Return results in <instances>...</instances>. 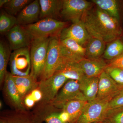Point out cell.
<instances>
[{
  "instance_id": "15",
  "label": "cell",
  "mask_w": 123,
  "mask_h": 123,
  "mask_svg": "<svg viewBox=\"0 0 123 123\" xmlns=\"http://www.w3.org/2000/svg\"><path fill=\"white\" fill-rule=\"evenodd\" d=\"M40 7L38 0H33L18 14L17 17L18 25L25 26L39 20Z\"/></svg>"
},
{
  "instance_id": "20",
  "label": "cell",
  "mask_w": 123,
  "mask_h": 123,
  "mask_svg": "<svg viewBox=\"0 0 123 123\" xmlns=\"http://www.w3.org/2000/svg\"><path fill=\"white\" fill-rule=\"evenodd\" d=\"M0 123H37L33 115L26 111L7 112L1 115Z\"/></svg>"
},
{
  "instance_id": "31",
  "label": "cell",
  "mask_w": 123,
  "mask_h": 123,
  "mask_svg": "<svg viewBox=\"0 0 123 123\" xmlns=\"http://www.w3.org/2000/svg\"><path fill=\"white\" fill-rule=\"evenodd\" d=\"M123 107V88L110 101L107 110Z\"/></svg>"
},
{
  "instance_id": "14",
  "label": "cell",
  "mask_w": 123,
  "mask_h": 123,
  "mask_svg": "<svg viewBox=\"0 0 123 123\" xmlns=\"http://www.w3.org/2000/svg\"><path fill=\"white\" fill-rule=\"evenodd\" d=\"M98 92L97 98H106L114 97L123 88L107 73L103 71L99 77Z\"/></svg>"
},
{
  "instance_id": "7",
  "label": "cell",
  "mask_w": 123,
  "mask_h": 123,
  "mask_svg": "<svg viewBox=\"0 0 123 123\" xmlns=\"http://www.w3.org/2000/svg\"><path fill=\"white\" fill-rule=\"evenodd\" d=\"M91 7V2L85 0H63L60 13L64 19L74 23L81 21Z\"/></svg>"
},
{
  "instance_id": "11",
  "label": "cell",
  "mask_w": 123,
  "mask_h": 123,
  "mask_svg": "<svg viewBox=\"0 0 123 123\" xmlns=\"http://www.w3.org/2000/svg\"><path fill=\"white\" fill-rule=\"evenodd\" d=\"M8 44L11 51L29 47L33 38L24 26L15 25L7 33Z\"/></svg>"
},
{
  "instance_id": "34",
  "label": "cell",
  "mask_w": 123,
  "mask_h": 123,
  "mask_svg": "<svg viewBox=\"0 0 123 123\" xmlns=\"http://www.w3.org/2000/svg\"><path fill=\"white\" fill-rule=\"evenodd\" d=\"M23 101L25 107L28 108L33 107L36 103L30 93L25 97Z\"/></svg>"
},
{
  "instance_id": "36",
  "label": "cell",
  "mask_w": 123,
  "mask_h": 123,
  "mask_svg": "<svg viewBox=\"0 0 123 123\" xmlns=\"http://www.w3.org/2000/svg\"><path fill=\"white\" fill-rule=\"evenodd\" d=\"M58 116L60 119L64 123H69L70 122V116L66 111H62L61 112L58 113Z\"/></svg>"
},
{
  "instance_id": "1",
  "label": "cell",
  "mask_w": 123,
  "mask_h": 123,
  "mask_svg": "<svg viewBox=\"0 0 123 123\" xmlns=\"http://www.w3.org/2000/svg\"><path fill=\"white\" fill-rule=\"evenodd\" d=\"M81 20L91 36L106 43L120 38L122 35L119 21L96 6L88 10Z\"/></svg>"
},
{
  "instance_id": "13",
  "label": "cell",
  "mask_w": 123,
  "mask_h": 123,
  "mask_svg": "<svg viewBox=\"0 0 123 123\" xmlns=\"http://www.w3.org/2000/svg\"><path fill=\"white\" fill-rule=\"evenodd\" d=\"M59 37L60 40L65 38L72 39L83 46L87 44L91 35L84 22L81 20L63 29Z\"/></svg>"
},
{
  "instance_id": "28",
  "label": "cell",
  "mask_w": 123,
  "mask_h": 123,
  "mask_svg": "<svg viewBox=\"0 0 123 123\" xmlns=\"http://www.w3.org/2000/svg\"><path fill=\"white\" fill-rule=\"evenodd\" d=\"M32 1L31 0H9L3 7L6 12L14 16Z\"/></svg>"
},
{
  "instance_id": "5",
  "label": "cell",
  "mask_w": 123,
  "mask_h": 123,
  "mask_svg": "<svg viewBox=\"0 0 123 123\" xmlns=\"http://www.w3.org/2000/svg\"><path fill=\"white\" fill-rule=\"evenodd\" d=\"M68 80L59 73H55L48 79L40 80L38 88L43 95V98L40 102L41 104L51 105L60 89Z\"/></svg>"
},
{
  "instance_id": "23",
  "label": "cell",
  "mask_w": 123,
  "mask_h": 123,
  "mask_svg": "<svg viewBox=\"0 0 123 123\" xmlns=\"http://www.w3.org/2000/svg\"><path fill=\"white\" fill-rule=\"evenodd\" d=\"M55 73H59L68 80L78 82L86 77L78 63L62 65L58 67Z\"/></svg>"
},
{
  "instance_id": "35",
  "label": "cell",
  "mask_w": 123,
  "mask_h": 123,
  "mask_svg": "<svg viewBox=\"0 0 123 123\" xmlns=\"http://www.w3.org/2000/svg\"><path fill=\"white\" fill-rule=\"evenodd\" d=\"M36 103L40 102L43 98V95L38 88L34 90L30 93Z\"/></svg>"
},
{
  "instance_id": "39",
  "label": "cell",
  "mask_w": 123,
  "mask_h": 123,
  "mask_svg": "<svg viewBox=\"0 0 123 123\" xmlns=\"http://www.w3.org/2000/svg\"><path fill=\"white\" fill-rule=\"evenodd\" d=\"M121 37H122V38H121V39L123 40V32H122V35H121Z\"/></svg>"
},
{
  "instance_id": "27",
  "label": "cell",
  "mask_w": 123,
  "mask_h": 123,
  "mask_svg": "<svg viewBox=\"0 0 123 123\" xmlns=\"http://www.w3.org/2000/svg\"><path fill=\"white\" fill-rule=\"evenodd\" d=\"M17 24V17L9 14L5 11L1 12L0 33L1 34H7Z\"/></svg>"
},
{
  "instance_id": "25",
  "label": "cell",
  "mask_w": 123,
  "mask_h": 123,
  "mask_svg": "<svg viewBox=\"0 0 123 123\" xmlns=\"http://www.w3.org/2000/svg\"><path fill=\"white\" fill-rule=\"evenodd\" d=\"M92 2L102 10L119 21L118 4L115 0H92Z\"/></svg>"
},
{
  "instance_id": "41",
  "label": "cell",
  "mask_w": 123,
  "mask_h": 123,
  "mask_svg": "<svg viewBox=\"0 0 123 123\" xmlns=\"http://www.w3.org/2000/svg\"></svg>"
},
{
  "instance_id": "3",
  "label": "cell",
  "mask_w": 123,
  "mask_h": 123,
  "mask_svg": "<svg viewBox=\"0 0 123 123\" xmlns=\"http://www.w3.org/2000/svg\"><path fill=\"white\" fill-rule=\"evenodd\" d=\"M51 38L34 39L31 44L30 74L37 80L43 74L49 44Z\"/></svg>"
},
{
  "instance_id": "32",
  "label": "cell",
  "mask_w": 123,
  "mask_h": 123,
  "mask_svg": "<svg viewBox=\"0 0 123 123\" xmlns=\"http://www.w3.org/2000/svg\"><path fill=\"white\" fill-rule=\"evenodd\" d=\"M46 123H66L62 121L59 118L58 112H49L47 113L44 117Z\"/></svg>"
},
{
  "instance_id": "33",
  "label": "cell",
  "mask_w": 123,
  "mask_h": 123,
  "mask_svg": "<svg viewBox=\"0 0 123 123\" xmlns=\"http://www.w3.org/2000/svg\"><path fill=\"white\" fill-rule=\"evenodd\" d=\"M107 66L123 69V54L110 60Z\"/></svg>"
},
{
  "instance_id": "37",
  "label": "cell",
  "mask_w": 123,
  "mask_h": 123,
  "mask_svg": "<svg viewBox=\"0 0 123 123\" xmlns=\"http://www.w3.org/2000/svg\"><path fill=\"white\" fill-rule=\"evenodd\" d=\"M9 1V0H0V7H4Z\"/></svg>"
},
{
  "instance_id": "18",
  "label": "cell",
  "mask_w": 123,
  "mask_h": 123,
  "mask_svg": "<svg viewBox=\"0 0 123 123\" xmlns=\"http://www.w3.org/2000/svg\"><path fill=\"white\" fill-rule=\"evenodd\" d=\"M98 77H85L79 82L80 90L86 101H93L97 98L98 92Z\"/></svg>"
},
{
  "instance_id": "19",
  "label": "cell",
  "mask_w": 123,
  "mask_h": 123,
  "mask_svg": "<svg viewBox=\"0 0 123 123\" xmlns=\"http://www.w3.org/2000/svg\"><path fill=\"white\" fill-rule=\"evenodd\" d=\"M39 1L40 7V20L45 18L56 19L60 13L62 0H39Z\"/></svg>"
},
{
  "instance_id": "29",
  "label": "cell",
  "mask_w": 123,
  "mask_h": 123,
  "mask_svg": "<svg viewBox=\"0 0 123 123\" xmlns=\"http://www.w3.org/2000/svg\"><path fill=\"white\" fill-rule=\"evenodd\" d=\"M103 121L107 123H123V107L107 110Z\"/></svg>"
},
{
  "instance_id": "10",
  "label": "cell",
  "mask_w": 123,
  "mask_h": 123,
  "mask_svg": "<svg viewBox=\"0 0 123 123\" xmlns=\"http://www.w3.org/2000/svg\"><path fill=\"white\" fill-rule=\"evenodd\" d=\"M60 40L57 37H52L49 44L44 68L41 80L48 79L54 75L60 62Z\"/></svg>"
},
{
  "instance_id": "38",
  "label": "cell",
  "mask_w": 123,
  "mask_h": 123,
  "mask_svg": "<svg viewBox=\"0 0 123 123\" xmlns=\"http://www.w3.org/2000/svg\"><path fill=\"white\" fill-rule=\"evenodd\" d=\"M2 102H1V101H0V108L1 109L2 108Z\"/></svg>"
},
{
  "instance_id": "24",
  "label": "cell",
  "mask_w": 123,
  "mask_h": 123,
  "mask_svg": "<svg viewBox=\"0 0 123 123\" xmlns=\"http://www.w3.org/2000/svg\"><path fill=\"white\" fill-rule=\"evenodd\" d=\"M11 50L8 43L3 40L0 42V82H4L7 72V68L11 56Z\"/></svg>"
},
{
  "instance_id": "17",
  "label": "cell",
  "mask_w": 123,
  "mask_h": 123,
  "mask_svg": "<svg viewBox=\"0 0 123 123\" xmlns=\"http://www.w3.org/2000/svg\"><path fill=\"white\" fill-rule=\"evenodd\" d=\"M13 76L18 91L23 100L27 95L38 87L39 81L30 74L24 76Z\"/></svg>"
},
{
  "instance_id": "9",
  "label": "cell",
  "mask_w": 123,
  "mask_h": 123,
  "mask_svg": "<svg viewBox=\"0 0 123 123\" xmlns=\"http://www.w3.org/2000/svg\"><path fill=\"white\" fill-rule=\"evenodd\" d=\"M75 99L86 101L80 90L79 82L75 80H69L58 92L51 105L62 110L67 103Z\"/></svg>"
},
{
  "instance_id": "16",
  "label": "cell",
  "mask_w": 123,
  "mask_h": 123,
  "mask_svg": "<svg viewBox=\"0 0 123 123\" xmlns=\"http://www.w3.org/2000/svg\"><path fill=\"white\" fill-rule=\"evenodd\" d=\"M78 63L86 76L89 78L99 77L107 66L102 57L93 59L85 58Z\"/></svg>"
},
{
  "instance_id": "22",
  "label": "cell",
  "mask_w": 123,
  "mask_h": 123,
  "mask_svg": "<svg viewBox=\"0 0 123 123\" xmlns=\"http://www.w3.org/2000/svg\"><path fill=\"white\" fill-rule=\"evenodd\" d=\"M88 102L75 99L69 101L65 105L62 111H66L69 115L70 118L69 123H77Z\"/></svg>"
},
{
  "instance_id": "40",
  "label": "cell",
  "mask_w": 123,
  "mask_h": 123,
  "mask_svg": "<svg viewBox=\"0 0 123 123\" xmlns=\"http://www.w3.org/2000/svg\"><path fill=\"white\" fill-rule=\"evenodd\" d=\"M107 123L106 122H105V121H102V122H101V123Z\"/></svg>"
},
{
  "instance_id": "2",
  "label": "cell",
  "mask_w": 123,
  "mask_h": 123,
  "mask_svg": "<svg viewBox=\"0 0 123 123\" xmlns=\"http://www.w3.org/2000/svg\"><path fill=\"white\" fill-rule=\"evenodd\" d=\"M66 24L65 22L57 19L45 18L24 26L34 39L59 36Z\"/></svg>"
},
{
  "instance_id": "6",
  "label": "cell",
  "mask_w": 123,
  "mask_h": 123,
  "mask_svg": "<svg viewBox=\"0 0 123 123\" xmlns=\"http://www.w3.org/2000/svg\"><path fill=\"white\" fill-rule=\"evenodd\" d=\"M60 40V65L78 63L86 58V48L74 40L65 38Z\"/></svg>"
},
{
  "instance_id": "4",
  "label": "cell",
  "mask_w": 123,
  "mask_h": 123,
  "mask_svg": "<svg viewBox=\"0 0 123 123\" xmlns=\"http://www.w3.org/2000/svg\"><path fill=\"white\" fill-rule=\"evenodd\" d=\"M112 98H97L88 102L77 123H100L103 121L108 104Z\"/></svg>"
},
{
  "instance_id": "8",
  "label": "cell",
  "mask_w": 123,
  "mask_h": 123,
  "mask_svg": "<svg viewBox=\"0 0 123 123\" xmlns=\"http://www.w3.org/2000/svg\"><path fill=\"white\" fill-rule=\"evenodd\" d=\"M11 73L13 76H24L30 74L31 63L29 47L13 51L9 60Z\"/></svg>"
},
{
  "instance_id": "12",
  "label": "cell",
  "mask_w": 123,
  "mask_h": 123,
  "mask_svg": "<svg viewBox=\"0 0 123 123\" xmlns=\"http://www.w3.org/2000/svg\"><path fill=\"white\" fill-rule=\"evenodd\" d=\"M4 91L5 96L15 111H26L23 99L21 97L11 73L7 72L4 81Z\"/></svg>"
},
{
  "instance_id": "30",
  "label": "cell",
  "mask_w": 123,
  "mask_h": 123,
  "mask_svg": "<svg viewBox=\"0 0 123 123\" xmlns=\"http://www.w3.org/2000/svg\"><path fill=\"white\" fill-rule=\"evenodd\" d=\"M104 71L117 84L123 86V69L107 66Z\"/></svg>"
},
{
  "instance_id": "26",
  "label": "cell",
  "mask_w": 123,
  "mask_h": 123,
  "mask_svg": "<svg viewBox=\"0 0 123 123\" xmlns=\"http://www.w3.org/2000/svg\"><path fill=\"white\" fill-rule=\"evenodd\" d=\"M123 54V42L119 38L108 43L102 58L110 61Z\"/></svg>"
},
{
  "instance_id": "21",
  "label": "cell",
  "mask_w": 123,
  "mask_h": 123,
  "mask_svg": "<svg viewBox=\"0 0 123 123\" xmlns=\"http://www.w3.org/2000/svg\"><path fill=\"white\" fill-rule=\"evenodd\" d=\"M106 48L105 42L91 36L86 45V58L93 59L102 57Z\"/></svg>"
}]
</instances>
